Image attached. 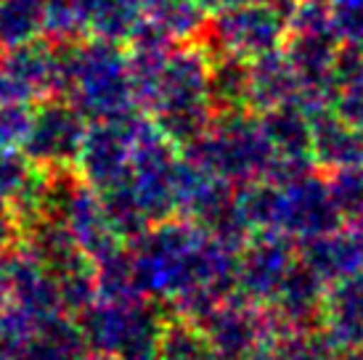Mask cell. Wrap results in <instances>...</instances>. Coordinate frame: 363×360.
<instances>
[{
  "instance_id": "obj_1",
  "label": "cell",
  "mask_w": 363,
  "mask_h": 360,
  "mask_svg": "<svg viewBox=\"0 0 363 360\" xmlns=\"http://www.w3.org/2000/svg\"><path fill=\"white\" fill-rule=\"evenodd\" d=\"M284 38H286L284 13L252 0H244L233 9L207 13L194 43L207 53L210 61L220 56L250 61L268 50L281 48Z\"/></svg>"
},
{
  "instance_id": "obj_2",
  "label": "cell",
  "mask_w": 363,
  "mask_h": 360,
  "mask_svg": "<svg viewBox=\"0 0 363 360\" xmlns=\"http://www.w3.org/2000/svg\"><path fill=\"white\" fill-rule=\"evenodd\" d=\"M300 93V77L281 48L247 61V99L260 106H276Z\"/></svg>"
},
{
  "instance_id": "obj_3",
  "label": "cell",
  "mask_w": 363,
  "mask_h": 360,
  "mask_svg": "<svg viewBox=\"0 0 363 360\" xmlns=\"http://www.w3.org/2000/svg\"><path fill=\"white\" fill-rule=\"evenodd\" d=\"M141 16L172 43H191L207 13L196 0H141Z\"/></svg>"
},
{
  "instance_id": "obj_4",
  "label": "cell",
  "mask_w": 363,
  "mask_h": 360,
  "mask_svg": "<svg viewBox=\"0 0 363 360\" xmlns=\"http://www.w3.org/2000/svg\"><path fill=\"white\" fill-rule=\"evenodd\" d=\"M45 0H0V50L43 38Z\"/></svg>"
},
{
  "instance_id": "obj_5",
  "label": "cell",
  "mask_w": 363,
  "mask_h": 360,
  "mask_svg": "<svg viewBox=\"0 0 363 360\" xmlns=\"http://www.w3.org/2000/svg\"><path fill=\"white\" fill-rule=\"evenodd\" d=\"M210 99L218 103H236L247 99V61L236 56L210 61Z\"/></svg>"
},
{
  "instance_id": "obj_6",
  "label": "cell",
  "mask_w": 363,
  "mask_h": 360,
  "mask_svg": "<svg viewBox=\"0 0 363 360\" xmlns=\"http://www.w3.org/2000/svg\"><path fill=\"white\" fill-rule=\"evenodd\" d=\"M326 6L337 40L363 48V0H326Z\"/></svg>"
},
{
  "instance_id": "obj_7",
  "label": "cell",
  "mask_w": 363,
  "mask_h": 360,
  "mask_svg": "<svg viewBox=\"0 0 363 360\" xmlns=\"http://www.w3.org/2000/svg\"><path fill=\"white\" fill-rule=\"evenodd\" d=\"M199 6H202L204 13H215V11H225V9H233V6H239L244 0H196Z\"/></svg>"
},
{
  "instance_id": "obj_8",
  "label": "cell",
  "mask_w": 363,
  "mask_h": 360,
  "mask_svg": "<svg viewBox=\"0 0 363 360\" xmlns=\"http://www.w3.org/2000/svg\"><path fill=\"white\" fill-rule=\"evenodd\" d=\"M252 3H260V6H268V9H273V11H279V13H289V11L294 9V3L297 0H252Z\"/></svg>"
}]
</instances>
